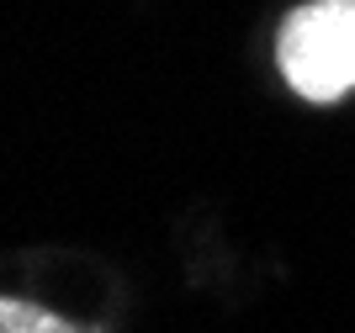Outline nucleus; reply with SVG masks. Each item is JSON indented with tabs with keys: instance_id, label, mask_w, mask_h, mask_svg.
Returning a JSON list of instances; mask_svg holds the SVG:
<instances>
[{
	"instance_id": "f257e3e1",
	"label": "nucleus",
	"mask_w": 355,
	"mask_h": 333,
	"mask_svg": "<svg viewBox=\"0 0 355 333\" xmlns=\"http://www.w3.org/2000/svg\"><path fill=\"white\" fill-rule=\"evenodd\" d=\"M276 64L302 101H340L355 90V0H308L276 32Z\"/></svg>"
},
{
	"instance_id": "f03ea898",
	"label": "nucleus",
	"mask_w": 355,
	"mask_h": 333,
	"mask_svg": "<svg viewBox=\"0 0 355 333\" xmlns=\"http://www.w3.org/2000/svg\"><path fill=\"white\" fill-rule=\"evenodd\" d=\"M0 333H85V328H74V323L43 312V307L11 296V302H0Z\"/></svg>"
}]
</instances>
